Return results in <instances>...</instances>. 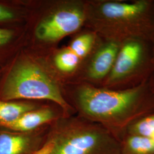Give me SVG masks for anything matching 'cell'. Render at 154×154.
<instances>
[{
	"label": "cell",
	"mask_w": 154,
	"mask_h": 154,
	"mask_svg": "<svg viewBox=\"0 0 154 154\" xmlns=\"http://www.w3.org/2000/svg\"><path fill=\"white\" fill-rule=\"evenodd\" d=\"M46 100L70 116L75 111L66 100L55 81L37 62L22 58L15 62L6 77L0 100Z\"/></svg>",
	"instance_id": "obj_4"
},
{
	"label": "cell",
	"mask_w": 154,
	"mask_h": 154,
	"mask_svg": "<svg viewBox=\"0 0 154 154\" xmlns=\"http://www.w3.org/2000/svg\"><path fill=\"white\" fill-rule=\"evenodd\" d=\"M72 103L78 116L102 125L119 140L129 125L154 112V86L150 78L123 90L83 83L75 90Z\"/></svg>",
	"instance_id": "obj_1"
},
{
	"label": "cell",
	"mask_w": 154,
	"mask_h": 154,
	"mask_svg": "<svg viewBox=\"0 0 154 154\" xmlns=\"http://www.w3.org/2000/svg\"><path fill=\"white\" fill-rule=\"evenodd\" d=\"M124 133L152 140L154 138V112L134 122Z\"/></svg>",
	"instance_id": "obj_12"
},
{
	"label": "cell",
	"mask_w": 154,
	"mask_h": 154,
	"mask_svg": "<svg viewBox=\"0 0 154 154\" xmlns=\"http://www.w3.org/2000/svg\"><path fill=\"white\" fill-rule=\"evenodd\" d=\"M15 18V13L11 8L0 4V22H6Z\"/></svg>",
	"instance_id": "obj_15"
},
{
	"label": "cell",
	"mask_w": 154,
	"mask_h": 154,
	"mask_svg": "<svg viewBox=\"0 0 154 154\" xmlns=\"http://www.w3.org/2000/svg\"><path fill=\"white\" fill-rule=\"evenodd\" d=\"M50 125L25 132L0 127V154H35L44 144Z\"/></svg>",
	"instance_id": "obj_7"
},
{
	"label": "cell",
	"mask_w": 154,
	"mask_h": 154,
	"mask_svg": "<svg viewBox=\"0 0 154 154\" xmlns=\"http://www.w3.org/2000/svg\"><path fill=\"white\" fill-rule=\"evenodd\" d=\"M40 106L29 101L0 100V127L16 121L26 112Z\"/></svg>",
	"instance_id": "obj_10"
},
{
	"label": "cell",
	"mask_w": 154,
	"mask_h": 154,
	"mask_svg": "<svg viewBox=\"0 0 154 154\" xmlns=\"http://www.w3.org/2000/svg\"><path fill=\"white\" fill-rule=\"evenodd\" d=\"M86 8V22L105 40L154 38V0L93 1Z\"/></svg>",
	"instance_id": "obj_2"
},
{
	"label": "cell",
	"mask_w": 154,
	"mask_h": 154,
	"mask_svg": "<svg viewBox=\"0 0 154 154\" xmlns=\"http://www.w3.org/2000/svg\"><path fill=\"white\" fill-rule=\"evenodd\" d=\"M83 61L68 47L57 53L54 57L55 66L63 72H74Z\"/></svg>",
	"instance_id": "obj_13"
},
{
	"label": "cell",
	"mask_w": 154,
	"mask_h": 154,
	"mask_svg": "<svg viewBox=\"0 0 154 154\" xmlns=\"http://www.w3.org/2000/svg\"><path fill=\"white\" fill-rule=\"evenodd\" d=\"M86 3L62 6L45 17L37 25L35 37L44 42H54L74 33L86 22Z\"/></svg>",
	"instance_id": "obj_6"
},
{
	"label": "cell",
	"mask_w": 154,
	"mask_h": 154,
	"mask_svg": "<svg viewBox=\"0 0 154 154\" xmlns=\"http://www.w3.org/2000/svg\"><path fill=\"white\" fill-rule=\"evenodd\" d=\"M121 154H154V141L124 133L120 138Z\"/></svg>",
	"instance_id": "obj_11"
},
{
	"label": "cell",
	"mask_w": 154,
	"mask_h": 154,
	"mask_svg": "<svg viewBox=\"0 0 154 154\" xmlns=\"http://www.w3.org/2000/svg\"><path fill=\"white\" fill-rule=\"evenodd\" d=\"M62 116H64L54 108L41 106L26 112L16 121L2 127L17 132H30L50 125Z\"/></svg>",
	"instance_id": "obj_9"
},
{
	"label": "cell",
	"mask_w": 154,
	"mask_h": 154,
	"mask_svg": "<svg viewBox=\"0 0 154 154\" xmlns=\"http://www.w3.org/2000/svg\"><path fill=\"white\" fill-rule=\"evenodd\" d=\"M120 141L104 127L78 116H62L49 126L34 154H121Z\"/></svg>",
	"instance_id": "obj_3"
},
{
	"label": "cell",
	"mask_w": 154,
	"mask_h": 154,
	"mask_svg": "<svg viewBox=\"0 0 154 154\" xmlns=\"http://www.w3.org/2000/svg\"><path fill=\"white\" fill-rule=\"evenodd\" d=\"M150 81H151V82L152 83L154 88V73L150 77Z\"/></svg>",
	"instance_id": "obj_17"
},
{
	"label": "cell",
	"mask_w": 154,
	"mask_h": 154,
	"mask_svg": "<svg viewBox=\"0 0 154 154\" xmlns=\"http://www.w3.org/2000/svg\"><path fill=\"white\" fill-rule=\"evenodd\" d=\"M122 43L111 40L100 41L88 58L83 77L90 84H103L110 74Z\"/></svg>",
	"instance_id": "obj_8"
},
{
	"label": "cell",
	"mask_w": 154,
	"mask_h": 154,
	"mask_svg": "<svg viewBox=\"0 0 154 154\" xmlns=\"http://www.w3.org/2000/svg\"><path fill=\"white\" fill-rule=\"evenodd\" d=\"M14 36V32L11 29L0 28V48L8 44Z\"/></svg>",
	"instance_id": "obj_14"
},
{
	"label": "cell",
	"mask_w": 154,
	"mask_h": 154,
	"mask_svg": "<svg viewBox=\"0 0 154 154\" xmlns=\"http://www.w3.org/2000/svg\"><path fill=\"white\" fill-rule=\"evenodd\" d=\"M151 47H152V63L154 66V38L151 41Z\"/></svg>",
	"instance_id": "obj_16"
},
{
	"label": "cell",
	"mask_w": 154,
	"mask_h": 154,
	"mask_svg": "<svg viewBox=\"0 0 154 154\" xmlns=\"http://www.w3.org/2000/svg\"><path fill=\"white\" fill-rule=\"evenodd\" d=\"M154 73L151 41L127 39L122 42L113 67L101 87L131 88L147 81Z\"/></svg>",
	"instance_id": "obj_5"
}]
</instances>
